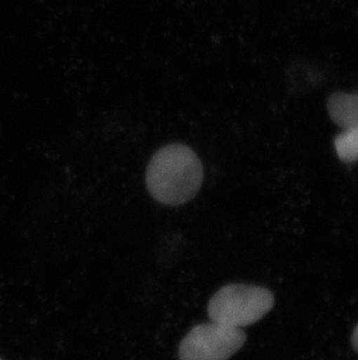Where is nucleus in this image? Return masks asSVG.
<instances>
[{"label": "nucleus", "mask_w": 358, "mask_h": 360, "mask_svg": "<svg viewBox=\"0 0 358 360\" xmlns=\"http://www.w3.org/2000/svg\"><path fill=\"white\" fill-rule=\"evenodd\" d=\"M203 181L199 158L190 147L179 143L157 150L145 173L149 193L166 205L187 203L199 191Z\"/></svg>", "instance_id": "obj_1"}, {"label": "nucleus", "mask_w": 358, "mask_h": 360, "mask_svg": "<svg viewBox=\"0 0 358 360\" xmlns=\"http://www.w3.org/2000/svg\"><path fill=\"white\" fill-rule=\"evenodd\" d=\"M274 295L256 285H228L211 299L207 313L212 322L242 329L258 322L274 307Z\"/></svg>", "instance_id": "obj_2"}, {"label": "nucleus", "mask_w": 358, "mask_h": 360, "mask_svg": "<svg viewBox=\"0 0 358 360\" xmlns=\"http://www.w3.org/2000/svg\"><path fill=\"white\" fill-rule=\"evenodd\" d=\"M246 343V333L219 323L194 326L179 345L180 360H228Z\"/></svg>", "instance_id": "obj_3"}, {"label": "nucleus", "mask_w": 358, "mask_h": 360, "mask_svg": "<svg viewBox=\"0 0 358 360\" xmlns=\"http://www.w3.org/2000/svg\"><path fill=\"white\" fill-rule=\"evenodd\" d=\"M328 112L341 129L358 127V94L336 92L328 99Z\"/></svg>", "instance_id": "obj_4"}, {"label": "nucleus", "mask_w": 358, "mask_h": 360, "mask_svg": "<svg viewBox=\"0 0 358 360\" xmlns=\"http://www.w3.org/2000/svg\"><path fill=\"white\" fill-rule=\"evenodd\" d=\"M335 150L345 162L358 161V127L345 129L335 138Z\"/></svg>", "instance_id": "obj_5"}, {"label": "nucleus", "mask_w": 358, "mask_h": 360, "mask_svg": "<svg viewBox=\"0 0 358 360\" xmlns=\"http://www.w3.org/2000/svg\"><path fill=\"white\" fill-rule=\"evenodd\" d=\"M352 347H355V350L358 352V326L356 328L355 331H354V335H352Z\"/></svg>", "instance_id": "obj_6"}, {"label": "nucleus", "mask_w": 358, "mask_h": 360, "mask_svg": "<svg viewBox=\"0 0 358 360\" xmlns=\"http://www.w3.org/2000/svg\"><path fill=\"white\" fill-rule=\"evenodd\" d=\"M0 360H1V359H0Z\"/></svg>", "instance_id": "obj_7"}]
</instances>
